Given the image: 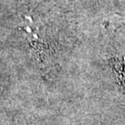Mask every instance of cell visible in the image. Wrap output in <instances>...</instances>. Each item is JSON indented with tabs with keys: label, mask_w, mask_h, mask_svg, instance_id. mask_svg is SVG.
Returning <instances> with one entry per match:
<instances>
[{
	"label": "cell",
	"mask_w": 125,
	"mask_h": 125,
	"mask_svg": "<svg viewBox=\"0 0 125 125\" xmlns=\"http://www.w3.org/2000/svg\"><path fill=\"white\" fill-rule=\"evenodd\" d=\"M121 82H122V83L125 86V61L122 63V66H121Z\"/></svg>",
	"instance_id": "6da1fadb"
}]
</instances>
